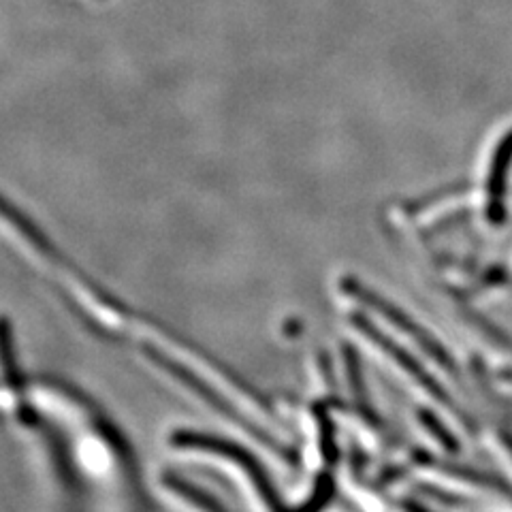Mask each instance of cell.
Masks as SVG:
<instances>
[{"label":"cell","instance_id":"1","mask_svg":"<svg viewBox=\"0 0 512 512\" xmlns=\"http://www.w3.org/2000/svg\"><path fill=\"white\" fill-rule=\"evenodd\" d=\"M344 288L350 297H355L357 301L365 303L367 308L378 312L384 320H387V323H391V327H395L399 333L406 335L408 340H412L431 361H436L442 370L457 376V365H455V359L451 352L442 346V342L436 338L434 333L416 323L410 314H406L402 308L395 306V303H391L389 299H384L382 295L370 291V288H365L361 282L346 280Z\"/></svg>","mask_w":512,"mask_h":512},{"label":"cell","instance_id":"4","mask_svg":"<svg viewBox=\"0 0 512 512\" xmlns=\"http://www.w3.org/2000/svg\"><path fill=\"white\" fill-rule=\"evenodd\" d=\"M512 163V131L502 139L495 150L491 175H489V216L500 222L504 218V195H506V178Z\"/></svg>","mask_w":512,"mask_h":512},{"label":"cell","instance_id":"2","mask_svg":"<svg viewBox=\"0 0 512 512\" xmlns=\"http://www.w3.org/2000/svg\"><path fill=\"white\" fill-rule=\"evenodd\" d=\"M352 325H355L374 346H378L384 352V355H387L399 367V370H402L416 384V387H421L431 399H434L436 404L444 406L448 412L455 416L457 421H461L463 425H468V429H472V421L468 419V414L459 410V406L455 404V399L448 395V391L442 387V384L434 376H431V372L419 359H414L406 348H402L399 344H395L393 340H389L387 335H384L380 329H376L365 316H352Z\"/></svg>","mask_w":512,"mask_h":512},{"label":"cell","instance_id":"5","mask_svg":"<svg viewBox=\"0 0 512 512\" xmlns=\"http://www.w3.org/2000/svg\"><path fill=\"white\" fill-rule=\"evenodd\" d=\"M419 421H421V425L425 427L427 434L431 436V440H436V442L444 448L446 453L457 455V453L461 451V446H459L457 438L453 436V431L448 429L434 412L421 408V410H419Z\"/></svg>","mask_w":512,"mask_h":512},{"label":"cell","instance_id":"7","mask_svg":"<svg viewBox=\"0 0 512 512\" xmlns=\"http://www.w3.org/2000/svg\"><path fill=\"white\" fill-rule=\"evenodd\" d=\"M502 444L506 446V451H508L510 457H512V434H506V431H504V434H502Z\"/></svg>","mask_w":512,"mask_h":512},{"label":"cell","instance_id":"3","mask_svg":"<svg viewBox=\"0 0 512 512\" xmlns=\"http://www.w3.org/2000/svg\"><path fill=\"white\" fill-rule=\"evenodd\" d=\"M416 463H419V466H423V468L436 470V472H440L448 478H453V480H459V483H466V485H472V487H478V489L498 493V495H502L504 500H508L512 504V485L506 483V480L500 478V476L483 472V470H476L472 466H466V463L440 461V459L431 457L427 453H421L419 457H416Z\"/></svg>","mask_w":512,"mask_h":512},{"label":"cell","instance_id":"8","mask_svg":"<svg viewBox=\"0 0 512 512\" xmlns=\"http://www.w3.org/2000/svg\"><path fill=\"white\" fill-rule=\"evenodd\" d=\"M500 378L506 380V382H512V370H504V372L500 374Z\"/></svg>","mask_w":512,"mask_h":512},{"label":"cell","instance_id":"6","mask_svg":"<svg viewBox=\"0 0 512 512\" xmlns=\"http://www.w3.org/2000/svg\"><path fill=\"white\" fill-rule=\"evenodd\" d=\"M402 510L404 512H436V510H431V508L423 506L421 502H416V500H404Z\"/></svg>","mask_w":512,"mask_h":512}]
</instances>
